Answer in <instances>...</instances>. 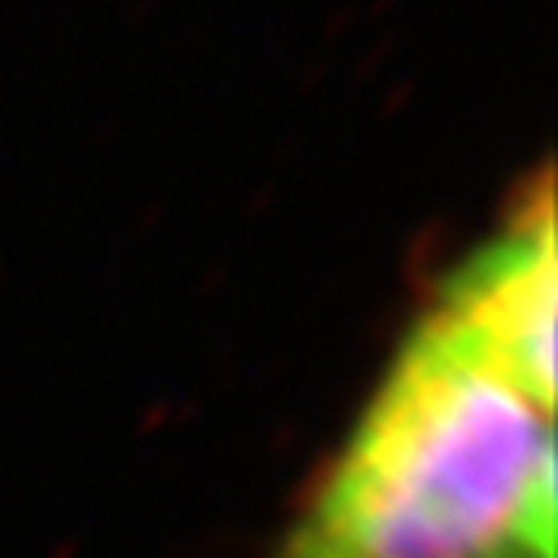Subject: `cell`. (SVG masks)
<instances>
[{"instance_id":"cell-1","label":"cell","mask_w":558,"mask_h":558,"mask_svg":"<svg viewBox=\"0 0 558 558\" xmlns=\"http://www.w3.org/2000/svg\"><path fill=\"white\" fill-rule=\"evenodd\" d=\"M282 558H554L549 409L413 330Z\"/></svg>"},{"instance_id":"cell-2","label":"cell","mask_w":558,"mask_h":558,"mask_svg":"<svg viewBox=\"0 0 558 558\" xmlns=\"http://www.w3.org/2000/svg\"><path fill=\"white\" fill-rule=\"evenodd\" d=\"M554 207L549 190H536L532 207L449 277L417 330L554 409Z\"/></svg>"}]
</instances>
